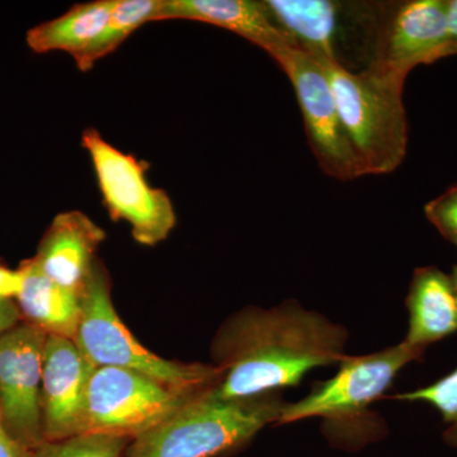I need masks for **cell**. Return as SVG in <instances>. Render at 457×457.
Wrapping results in <instances>:
<instances>
[{
    "label": "cell",
    "mask_w": 457,
    "mask_h": 457,
    "mask_svg": "<svg viewBox=\"0 0 457 457\" xmlns=\"http://www.w3.org/2000/svg\"><path fill=\"white\" fill-rule=\"evenodd\" d=\"M347 330L296 302L248 308L228 319L212 343L221 369L218 398H253L296 386L312 370L341 363Z\"/></svg>",
    "instance_id": "1"
},
{
    "label": "cell",
    "mask_w": 457,
    "mask_h": 457,
    "mask_svg": "<svg viewBox=\"0 0 457 457\" xmlns=\"http://www.w3.org/2000/svg\"><path fill=\"white\" fill-rule=\"evenodd\" d=\"M215 390L191 400L154 428L134 438L125 457H219L242 449L270 423L285 403L276 393L225 400Z\"/></svg>",
    "instance_id": "2"
},
{
    "label": "cell",
    "mask_w": 457,
    "mask_h": 457,
    "mask_svg": "<svg viewBox=\"0 0 457 457\" xmlns=\"http://www.w3.org/2000/svg\"><path fill=\"white\" fill-rule=\"evenodd\" d=\"M79 297V324L73 341L95 368L130 370L188 393L212 392L220 384L222 371L218 366L162 359L132 336L117 315L110 279L98 261Z\"/></svg>",
    "instance_id": "3"
},
{
    "label": "cell",
    "mask_w": 457,
    "mask_h": 457,
    "mask_svg": "<svg viewBox=\"0 0 457 457\" xmlns=\"http://www.w3.org/2000/svg\"><path fill=\"white\" fill-rule=\"evenodd\" d=\"M319 62L363 174L398 170L408 152V119L403 102L405 83L370 69L354 73L333 62Z\"/></svg>",
    "instance_id": "4"
},
{
    "label": "cell",
    "mask_w": 457,
    "mask_h": 457,
    "mask_svg": "<svg viewBox=\"0 0 457 457\" xmlns=\"http://www.w3.org/2000/svg\"><path fill=\"white\" fill-rule=\"evenodd\" d=\"M425 352L403 341L365 356H345L333 378L315 384L299 402L285 403L278 425L323 418L335 440L365 444L375 438L370 431L368 408L392 386L408 363L422 360Z\"/></svg>",
    "instance_id": "5"
},
{
    "label": "cell",
    "mask_w": 457,
    "mask_h": 457,
    "mask_svg": "<svg viewBox=\"0 0 457 457\" xmlns=\"http://www.w3.org/2000/svg\"><path fill=\"white\" fill-rule=\"evenodd\" d=\"M204 394L173 389L130 370L96 368L87 393L84 435L132 441Z\"/></svg>",
    "instance_id": "6"
},
{
    "label": "cell",
    "mask_w": 457,
    "mask_h": 457,
    "mask_svg": "<svg viewBox=\"0 0 457 457\" xmlns=\"http://www.w3.org/2000/svg\"><path fill=\"white\" fill-rule=\"evenodd\" d=\"M82 146L95 167L111 218L128 222L140 245L153 246L167 239L176 227V212L167 192L147 182V165L120 152L95 129L83 132Z\"/></svg>",
    "instance_id": "7"
},
{
    "label": "cell",
    "mask_w": 457,
    "mask_h": 457,
    "mask_svg": "<svg viewBox=\"0 0 457 457\" xmlns=\"http://www.w3.org/2000/svg\"><path fill=\"white\" fill-rule=\"evenodd\" d=\"M270 57L293 84L306 139L324 173L341 180L365 176L343 128L335 96L320 62L291 45L281 47Z\"/></svg>",
    "instance_id": "8"
},
{
    "label": "cell",
    "mask_w": 457,
    "mask_h": 457,
    "mask_svg": "<svg viewBox=\"0 0 457 457\" xmlns=\"http://www.w3.org/2000/svg\"><path fill=\"white\" fill-rule=\"evenodd\" d=\"M46 337L26 321L0 336V418L9 435L32 450L44 444L41 389Z\"/></svg>",
    "instance_id": "9"
},
{
    "label": "cell",
    "mask_w": 457,
    "mask_h": 457,
    "mask_svg": "<svg viewBox=\"0 0 457 457\" xmlns=\"http://www.w3.org/2000/svg\"><path fill=\"white\" fill-rule=\"evenodd\" d=\"M449 57L447 0H407L387 5L370 71L405 83L420 65Z\"/></svg>",
    "instance_id": "10"
},
{
    "label": "cell",
    "mask_w": 457,
    "mask_h": 457,
    "mask_svg": "<svg viewBox=\"0 0 457 457\" xmlns=\"http://www.w3.org/2000/svg\"><path fill=\"white\" fill-rule=\"evenodd\" d=\"M270 16L295 47L348 71L352 27L368 22L383 5L333 0H266Z\"/></svg>",
    "instance_id": "11"
},
{
    "label": "cell",
    "mask_w": 457,
    "mask_h": 457,
    "mask_svg": "<svg viewBox=\"0 0 457 457\" xmlns=\"http://www.w3.org/2000/svg\"><path fill=\"white\" fill-rule=\"evenodd\" d=\"M95 369L73 339L46 337L41 389L44 442L86 433L87 393Z\"/></svg>",
    "instance_id": "12"
},
{
    "label": "cell",
    "mask_w": 457,
    "mask_h": 457,
    "mask_svg": "<svg viewBox=\"0 0 457 457\" xmlns=\"http://www.w3.org/2000/svg\"><path fill=\"white\" fill-rule=\"evenodd\" d=\"M104 237V228L86 213H59L42 237L33 261L51 281L80 293Z\"/></svg>",
    "instance_id": "13"
},
{
    "label": "cell",
    "mask_w": 457,
    "mask_h": 457,
    "mask_svg": "<svg viewBox=\"0 0 457 457\" xmlns=\"http://www.w3.org/2000/svg\"><path fill=\"white\" fill-rule=\"evenodd\" d=\"M165 20L196 21L220 27L252 42L270 56L286 45H293L273 22L266 3L257 0H162L158 21Z\"/></svg>",
    "instance_id": "14"
},
{
    "label": "cell",
    "mask_w": 457,
    "mask_h": 457,
    "mask_svg": "<svg viewBox=\"0 0 457 457\" xmlns=\"http://www.w3.org/2000/svg\"><path fill=\"white\" fill-rule=\"evenodd\" d=\"M409 328L405 342L426 351L457 332V305L453 278L436 267L414 270L407 296Z\"/></svg>",
    "instance_id": "15"
},
{
    "label": "cell",
    "mask_w": 457,
    "mask_h": 457,
    "mask_svg": "<svg viewBox=\"0 0 457 457\" xmlns=\"http://www.w3.org/2000/svg\"><path fill=\"white\" fill-rule=\"evenodd\" d=\"M25 284L16 303L26 323L38 328L47 336L74 339L80 317V297L51 281L35 261L23 262Z\"/></svg>",
    "instance_id": "16"
},
{
    "label": "cell",
    "mask_w": 457,
    "mask_h": 457,
    "mask_svg": "<svg viewBox=\"0 0 457 457\" xmlns=\"http://www.w3.org/2000/svg\"><path fill=\"white\" fill-rule=\"evenodd\" d=\"M117 0H96L69 9L62 16L33 27L27 44L35 53L64 51L77 57L104 31Z\"/></svg>",
    "instance_id": "17"
},
{
    "label": "cell",
    "mask_w": 457,
    "mask_h": 457,
    "mask_svg": "<svg viewBox=\"0 0 457 457\" xmlns=\"http://www.w3.org/2000/svg\"><path fill=\"white\" fill-rule=\"evenodd\" d=\"M162 0H117L104 31L92 45L75 57L78 68L90 71L96 62L119 49L129 36L149 22H156Z\"/></svg>",
    "instance_id": "18"
},
{
    "label": "cell",
    "mask_w": 457,
    "mask_h": 457,
    "mask_svg": "<svg viewBox=\"0 0 457 457\" xmlns=\"http://www.w3.org/2000/svg\"><path fill=\"white\" fill-rule=\"evenodd\" d=\"M130 442L112 436L80 435L44 442L35 450V457H125Z\"/></svg>",
    "instance_id": "19"
},
{
    "label": "cell",
    "mask_w": 457,
    "mask_h": 457,
    "mask_svg": "<svg viewBox=\"0 0 457 457\" xmlns=\"http://www.w3.org/2000/svg\"><path fill=\"white\" fill-rule=\"evenodd\" d=\"M394 399L427 403L437 409L447 425L444 433L445 442L449 446L457 447V369L428 386L420 387L414 392L399 394L394 396Z\"/></svg>",
    "instance_id": "20"
},
{
    "label": "cell",
    "mask_w": 457,
    "mask_h": 457,
    "mask_svg": "<svg viewBox=\"0 0 457 457\" xmlns=\"http://www.w3.org/2000/svg\"><path fill=\"white\" fill-rule=\"evenodd\" d=\"M425 213L438 233L457 246V185L429 201Z\"/></svg>",
    "instance_id": "21"
},
{
    "label": "cell",
    "mask_w": 457,
    "mask_h": 457,
    "mask_svg": "<svg viewBox=\"0 0 457 457\" xmlns=\"http://www.w3.org/2000/svg\"><path fill=\"white\" fill-rule=\"evenodd\" d=\"M25 284V270H9L0 266V300L17 299Z\"/></svg>",
    "instance_id": "22"
},
{
    "label": "cell",
    "mask_w": 457,
    "mask_h": 457,
    "mask_svg": "<svg viewBox=\"0 0 457 457\" xmlns=\"http://www.w3.org/2000/svg\"><path fill=\"white\" fill-rule=\"evenodd\" d=\"M0 457H35V450L14 440L3 426L0 418Z\"/></svg>",
    "instance_id": "23"
},
{
    "label": "cell",
    "mask_w": 457,
    "mask_h": 457,
    "mask_svg": "<svg viewBox=\"0 0 457 457\" xmlns=\"http://www.w3.org/2000/svg\"><path fill=\"white\" fill-rule=\"evenodd\" d=\"M22 315L13 300H0V336L22 323Z\"/></svg>",
    "instance_id": "24"
},
{
    "label": "cell",
    "mask_w": 457,
    "mask_h": 457,
    "mask_svg": "<svg viewBox=\"0 0 457 457\" xmlns=\"http://www.w3.org/2000/svg\"><path fill=\"white\" fill-rule=\"evenodd\" d=\"M447 36L449 57L457 56V0H447Z\"/></svg>",
    "instance_id": "25"
},
{
    "label": "cell",
    "mask_w": 457,
    "mask_h": 457,
    "mask_svg": "<svg viewBox=\"0 0 457 457\" xmlns=\"http://www.w3.org/2000/svg\"><path fill=\"white\" fill-rule=\"evenodd\" d=\"M451 278H453V288H455L456 305H457V266L453 267V275H451Z\"/></svg>",
    "instance_id": "26"
}]
</instances>
